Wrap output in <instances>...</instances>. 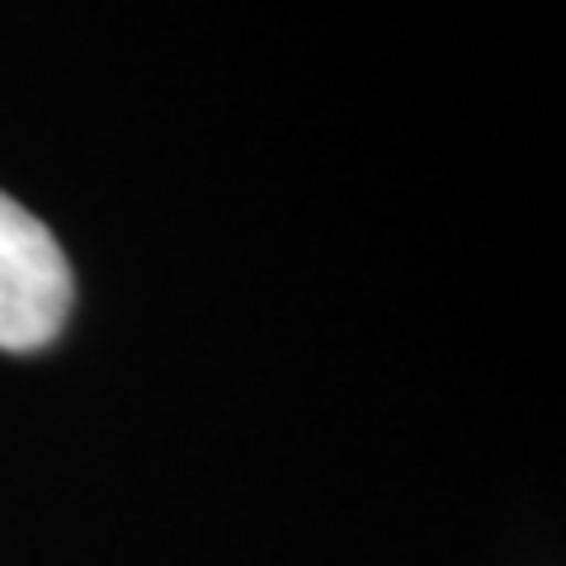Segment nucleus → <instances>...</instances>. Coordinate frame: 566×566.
I'll use <instances>...</instances> for the list:
<instances>
[{"label":"nucleus","instance_id":"obj_1","mask_svg":"<svg viewBox=\"0 0 566 566\" xmlns=\"http://www.w3.org/2000/svg\"><path fill=\"white\" fill-rule=\"evenodd\" d=\"M71 297L76 283L57 237L10 193H0V349H48L66 326Z\"/></svg>","mask_w":566,"mask_h":566}]
</instances>
